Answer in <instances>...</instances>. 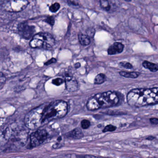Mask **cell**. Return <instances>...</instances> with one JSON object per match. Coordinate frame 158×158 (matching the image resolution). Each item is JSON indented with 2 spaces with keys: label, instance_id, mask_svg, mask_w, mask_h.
I'll return each instance as SVG.
<instances>
[{
  "label": "cell",
  "instance_id": "4",
  "mask_svg": "<svg viewBox=\"0 0 158 158\" xmlns=\"http://www.w3.org/2000/svg\"><path fill=\"white\" fill-rule=\"evenodd\" d=\"M55 43L53 37L48 33L40 32L33 36L30 42V46L33 48H44L49 49Z\"/></svg>",
  "mask_w": 158,
  "mask_h": 158
},
{
  "label": "cell",
  "instance_id": "5",
  "mask_svg": "<svg viewBox=\"0 0 158 158\" xmlns=\"http://www.w3.org/2000/svg\"><path fill=\"white\" fill-rule=\"evenodd\" d=\"M45 105H41L34 109L26 115L25 122L26 127L30 129H34L41 125L42 113Z\"/></svg>",
  "mask_w": 158,
  "mask_h": 158
},
{
  "label": "cell",
  "instance_id": "3",
  "mask_svg": "<svg viewBox=\"0 0 158 158\" xmlns=\"http://www.w3.org/2000/svg\"><path fill=\"white\" fill-rule=\"evenodd\" d=\"M67 103L63 100H56L45 106L42 117V125L46 124L50 121L61 118L67 114Z\"/></svg>",
  "mask_w": 158,
  "mask_h": 158
},
{
  "label": "cell",
  "instance_id": "22",
  "mask_svg": "<svg viewBox=\"0 0 158 158\" xmlns=\"http://www.w3.org/2000/svg\"><path fill=\"white\" fill-rule=\"evenodd\" d=\"M45 21L52 26H53L55 23L54 19L52 17H48V18L46 19Z\"/></svg>",
  "mask_w": 158,
  "mask_h": 158
},
{
  "label": "cell",
  "instance_id": "18",
  "mask_svg": "<svg viewBox=\"0 0 158 158\" xmlns=\"http://www.w3.org/2000/svg\"><path fill=\"white\" fill-rule=\"evenodd\" d=\"M116 127L113 126L112 125H108L105 127L103 130L104 133L107 132H112L116 129Z\"/></svg>",
  "mask_w": 158,
  "mask_h": 158
},
{
  "label": "cell",
  "instance_id": "8",
  "mask_svg": "<svg viewBox=\"0 0 158 158\" xmlns=\"http://www.w3.org/2000/svg\"><path fill=\"white\" fill-rule=\"evenodd\" d=\"M18 32L20 36L26 40H29L33 37L35 32V27L29 26L26 23H21L19 25Z\"/></svg>",
  "mask_w": 158,
  "mask_h": 158
},
{
  "label": "cell",
  "instance_id": "17",
  "mask_svg": "<svg viewBox=\"0 0 158 158\" xmlns=\"http://www.w3.org/2000/svg\"><path fill=\"white\" fill-rule=\"evenodd\" d=\"M60 8V5L59 3L56 2L49 7V9L50 12L55 13Z\"/></svg>",
  "mask_w": 158,
  "mask_h": 158
},
{
  "label": "cell",
  "instance_id": "26",
  "mask_svg": "<svg viewBox=\"0 0 158 158\" xmlns=\"http://www.w3.org/2000/svg\"><path fill=\"white\" fill-rule=\"evenodd\" d=\"M154 139H155V137L153 136H149L146 137V140H154Z\"/></svg>",
  "mask_w": 158,
  "mask_h": 158
},
{
  "label": "cell",
  "instance_id": "2",
  "mask_svg": "<svg viewBox=\"0 0 158 158\" xmlns=\"http://www.w3.org/2000/svg\"><path fill=\"white\" fill-rule=\"evenodd\" d=\"M119 98L117 93L112 91L98 93L87 101V107L90 111L100 108H106L115 106L119 103Z\"/></svg>",
  "mask_w": 158,
  "mask_h": 158
},
{
  "label": "cell",
  "instance_id": "6",
  "mask_svg": "<svg viewBox=\"0 0 158 158\" xmlns=\"http://www.w3.org/2000/svg\"><path fill=\"white\" fill-rule=\"evenodd\" d=\"M29 4L27 0H9L3 8L8 12L18 13L24 10Z\"/></svg>",
  "mask_w": 158,
  "mask_h": 158
},
{
  "label": "cell",
  "instance_id": "28",
  "mask_svg": "<svg viewBox=\"0 0 158 158\" xmlns=\"http://www.w3.org/2000/svg\"><path fill=\"white\" fill-rule=\"evenodd\" d=\"M80 66H81V64H80V63H76V64H75V67H76V69L79 68Z\"/></svg>",
  "mask_w": 158,
  "mask_h": 158
},
{
  "label": "cell",
  "instance_id": "7",
  "mask_svg": "<svg viewBox=\"0 0 158 158\" xmlns=\"http://www.w3.org/2000/svg\"><path fill=\"white\" fill-rule=\"evenodd\" d=\"M48 135L47 131L44 129H38L32 133L30 136L31 146L34 148L42 144L47 138Z\"/></svg>",
  "mask_w": 158,
  "mask_h": 158
},
{
  "label": "cell",
  "instance_id": "12",
  "mask_svg": "<svg viewBox=\"0 0 158 158\" xmlns=\"http://www.w3.org/2000/svg\"><path fill=\"white\" fill-rule=\"evenodd\" d=\"M66 86L67 90L71 92L76 91L78 88V85L76 80L73 79V78L66 80Z\"/></svg>",
  "mask_w": 158,
  "mask_h": 158
},
{
  "label": "cell",
  "instance_id": "19",
  "mask_svg": "<svg viewBox=\"0 0 158 158\" xmlns=\"http://www.w3.org/2000/svg\"><path fill=\"white\" fill-rule=\"evenodd\" d=\"M64 82V81L63 80V79L60 78H57L54 79L52 81L53 84L55 85V86H59L60 85L63 84Z\"/></svg>",
  "mask_w": 158,
  "mask_h": 158
},
{
  "label": "cell",
  "instance_id": "10",
  "mask_svg": "<svg viewBox=\"0 0 158 158\" xmlns=\"http://www.w3.org/2000/svg\"><path fill=\"white\" fill-rule=\"evenodd\" d=\"M123 49H124L123 44L119 42H116L108 48V53L110 55H115L116 54L120 53L123 52Z\"/></svg>",
  "mask_w": 158,
  "mask_h": 158
},
{
  "label": "cell",
  "instance_id": "21",
  "mask_svg": "<svg viewBox=\"0 0 158 158\" xmlns=\"http://www.w3.org/2000/svg\"><path fill=\"white\" fill-rule=\"evenodd\" d=\"M120 64L123 67H125L127 69H131L133 68V66L131 63L126 62V61H122L121 62Z\"/></svg>",
  "mask_w": 158,
  "mask_h": 158
},
{
  "label": "cell",
  "instance_id": "13",
  "mask_svg": "<svg viewBox=\"0 0 158 158\" xmlns=\"http://www.w3.org/2000/svg\"><path fill=\"white\" fill-rule=\"evenodd\" d=\"M142 66L144 67L149 70L153 72H156L158 71V65L155 63H151L150 61H145L142 63Z\"/></svg>",
  "mask_w": 158,
  "mask_h": 158
},
{
  "label": "cell",
  "instance_id": "16",
  "mask_svg": "<svg viewBox=\"0 0 158 158\" xmlns=\"http://www.w3.org/2000/svg\"><path fill=\"white\" fill-rule=\"evenodd\" d=\"M106 80V76L103 74H99L96 76L94 79L95 84H101L104 83Z\"/></svg>",
  "mask_w": 158,
  "mask_h": 158
},
{
  "label": "cell",
  "instance_id": "14",
  "mask_svg": "<svg viewBox=\"0 0 158 158\" xmlns=\"http://www.w3.org/2000/svg\"><path fill=\"white\" fill-rule=\"evenodd\" d=\"M78 38L80 43L82 46H87L90 43V38L87 35L82 33L80 34Z\"/></svg>",
  "mask_w": 158,
  "mask_h": 158
},
{
  "label": "cell",
  "instance_id": "9",
  "mask_svg": "<svg viewBox=\"0 0 158 158\" xmlns=\"http://www.w3.org/2000/svg\"><path fill=\"white\" fill-rule=\"evenodd\" d=\"M102 8L107 12H113L116 10L117 6L115 0H100Z\"/></svg>",
  "mask_w": 158,
  "mask_h": 158
},
{
  "label": "cell",
  "instance_id": "23",
  "mask_svg": "<svg viewBox=\"0 0 158 158\" xmlns=\"http://www.w3.org/2000/svg\"><path fill=\"white\" fill-rule=\"evenodd\" d=\"M6 78L2 72H0V86L6 81Z\"/></svg>",
  "mask_w": 158,
  "mask_h": 158
},
{
  "label": "cell",
  "instance_id": "27",
  "mask_svg": "<svg viewBox=\"0 0 158 158\" xmlns=\"http://www.w3.org/2000/svg\"><path fill=\"white\" fill-rule=\"evenodd\" d=\"M85 158H100L96 157V156H93V155H85Z\"/></svg>",
  "mask_w": 158,
  "mask_h": 158
},
{
  "label": "cell",
  "instance_id": "29",
  "mask_svg": "<svg viewBox=\"0 0 158 158\" xmlns=\"http://www.w3.org/2000/svg\"><path fill=\"white\" fill-rule=\"evenodd\" d=\"M57 140L59 142H60L61 140V136H60L58 138H57Z\"/></svg>",
  "mask_w": 158,
  "mask_h": 158
},
{
  "label": "cell",
  "instance_id": "30",
  "mask_svg": "<svg viewBox=\"0 0 158 158\" xmlns=\"http://www.w3.org/2000/svg\"><path fill=\"white\" fill-rule=\"evenodd\" d=\"M3 1L4 0H0V5L3 3Z\"/></svg>",
  "mask_w": 158,
  "mask_h": 158
},
{
  "label": "cell",
  "instance_id": "20",
  "mask_svg": "<svg viewBox=\"0 0 158 158\" xmlns=\"http://www.w3.org/2000/svg\"><path fill=\"white\" fill-rule=\"evenodd\" d=\"M81 125L83 129H87L90 126V122L88 120L84 119L81 121Z\"/></svg>",
  "mask_w": 158,
  "mask_h": 158
},
{
  "label": "cell",
  "instance_id": "11",
  "mask_svg": "<svg viewBox=\"0 0 158 158\" xmlns=\"http://www.w3.org/2000/svg\"><path fill=\"white\" fill-rule=\"evenodd\" d=\"M84 136L83 132L80 128H76L68 133L67 136L68 138L74 139H79Z\"/></svg>",
  "mask_w": 158,
  "mask_h": 158
},
{
  "label": "cell",
  "instance_id": "15",
  "mask_svg": "<svg viewBox=\"0 0 158 158\" xmlns=\"http://www.w3.org/2000/svg\"><path fill=\"white\" fill-rule=\"evenodd\" d=\"M121 76L123 77L128 78H136L138 77L140 73L137 72H127L125 71H121L119 72Z\"/></svg>",
  "mask_w": 158,
  "mask_h": 158
},
{
  "label": "cell",
  "instance_id": "31",
  "mask_svg": "<svg viewBox=\"0 0 158 158\" xmlns=\"http://www.w3.org/2000/svg\"><path fill=\"white\" fill-rule=\"evenodd\" d=\"M126 2H131L132 0H125Z\"/></svg>",
  "mask_w": 158,
  "mask_h": 158
},
{
  "label": "cell",
  "instance_id": "24",
  "mask_svg": "<svg viewBox=\"0 0 158 158\" xmlns=\"http://www.w3.org/2000/svg\"><path fill=\"white\" fill-rule=\"evenodd\" d=\"M57 62V60L55 59V58H52L51 59L49 60V61H48L46 63H45V65H50L52 63H55Z\"/></svg>",
  "mask_w": 158,
  "mask_h": 158
},
{
  "label": "cell",
  "instance_id": "25",
  "mask_svg": "<svg viewBox=\"0 0 158 158\" xmlns=\"http://www.w3.org/2000/svg\"><path fill=\"white\" fill-rule=\"evenodd\" d=\"M150 122L153 125H158V118H151L150 119Z\"/></svg>",
  "mask_w": 158,
  "mask_h": 158
},
{
  "label": "cell",
  "instance_id": "1",
  "mask_svg": "<svg viewBox=\"0 0 158 158\" xmlns=\"http://www.w3.org/2000/svg\"><path fill=\"white\" fill-rule=\"evenodd\" d=\"M127 99L128 105L135 107L158 104V87L133 89L128 93Z\"/></svg>",
  "mask_w": 158,
  "mask_h": 158
}]
</instances>
